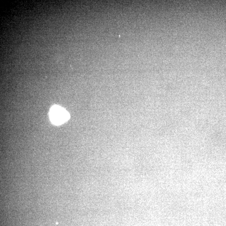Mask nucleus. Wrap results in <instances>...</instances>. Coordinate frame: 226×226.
Returning a JSON list of instances; mask_svg holds the SVG:
<instances>
[{"instance_id":"nucleus-1","label":"nucleus","mask_w":226,"mask_h":226,"mask_svg":"<svg viewBox=\"0 0 226 226\" xmlns=\"http://www.w3.org/2000/svg\"><path fill=\"white\" fill-rule=\"evenodd\" d=\"M50 120L53 123L60 125L69 119V114L64 109L59 106L51 108L49 113Z\"/></svg>"}]
</instances>
